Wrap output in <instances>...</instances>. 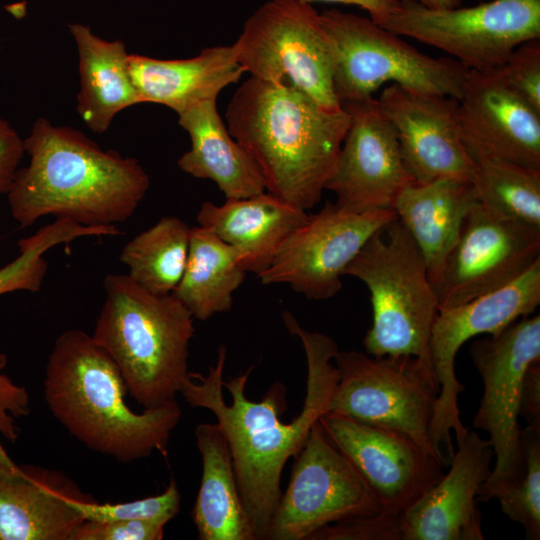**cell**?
Returning a JSON list of instances; mask_svg holds the SVG:
<instances>
[{
	"label": "cell",
	"instance_id": "6da1fadb",
	"mask_svg": "<svg viewBox=\"0 0 540 540\" xmlns=\"http://www.w3.org/2000/svg\"><path fill=\"white\" fill-rule=\"evenodd\" d=\"M290 334L298 337L307 362L306 395L302 410L291 422L281 416L287 410L286 388L273 383L258 402L245 395L253 367L229 381L223 380L227 349L218 348V358L207 375L189 372L180 394L192 407L210 410L228 442L239 494L257 539L267 532L282 495L284 465L296 457L312 426L328 412L338 370L333 360L339 351L330 336L301 327L290 311L282 313Z\"/></svg>",
	"mask_w": 540,
	"mask_h": 540
},
{
	"label": "cell",
	"instance_id": "7a4b0ae2",
	"mask_svg": "<svg viewBox=\"0 0 540 540\" xmlns=\"http://www.w3.org/2000/svg\"><path fill=\"white\" fill-rule=\"evenodd\" d=\"M24 149L29 164L17 170L6 194L22 227L50 215L83 226H117L133 216L150 187L137 159L104 150L80 131L43 117Z\"/></svg>",
	"mask_w": 540,
	"mask_h": 540
},
{
	"label": "cell",
	"instance_id": "3957f363",
	"mask_svg": "<svg viewBox=\"0 0 540 540\" xmlns=\"http://www.w3.org/2000/svg\"><path fill=\"white\" fill-rule=\"evenodd\" d=\"M227 128L258 166L266 191L307 211L321 199L349 126L297 88L250 76L230 99Z\"/></svg>",
	"mask_w": 540,
	"mask_h": 540
},
{
	"label": "cell",
	"instance_id": "277c9868",
	"mask_svg": "<svg viewBox=\"0 0 540 540\" xmlns=\"http://www.w3.org/2000/svg\"><path fill=\"white\" fill-rule=\"evenodd\" d=\"M125 381L111 357L91 335L68 330L48 357L44 397L62 426L90 450L130 463L154 451L167 455L182 411L176 401L134 412Z\"/></svg>",
	"mask_w": 540,
	"mask_h": 540
},
{
	"label": "cell",
	"instance_id": "5b68a950",
	"mask_svg": "<svg viewBox=\"0 0 540 540\" xmlns=\"http://www.w3.org/2000/svg\"><path fill=\"white\" fill-rule=\"evenodd\" d=\"M104 290L91 336L118 367L128 393L144 409L176 399L189 374L193 316L173 294H154L127 274L106 276Z\"/></svg>",
	"mask_w": 540,
	"mask_h": 540
},
{
	"label": "cell",
	"instance_id": "8992f818",
	"mask_svg": "<svg viewBox=\"0 0 540 540\" xmlns=\"http://www.w3.org/2000/svg\"><path fill=\"white\" fill-rule=\"evenodd\" d=\"M344 275L361 280L370 292L366 353L412 356L433 372L429 342L438 302L423 255L397 218L365 242Z\"/></svg>",
	"mask_w": 540,
	"mask_h": 540
},
{
	"label": "cell",
	"instance_id": "52a82bcc",
	"mask_svg": "<svg viewBox=\"0 0 540 540\" xmlns=\"http://www.w3.org/2000/svg\"><path fill=\"white\" fill-rule=\"evenodd\" d=\"M320 16L333 49L341 106L374 97L384 84L460 99L469 70L455 59L426 55L371 18L338 9Z\"/></svg>",
	"mask_w": 540,
	"mask_h": 540
},
{
	"label": "cell",
	"instance_id": "ba28073f",
	"mask_svg": "<svg viewBox=\"0 0 540 540\" xmlns=\"http://www.w3.org/2000/svg\"><path fill=\"white\" fill-rule=\"evenodd\" d=\"M250 76L291 85L329 109L341 108L334 55L320 13L298 0H269L244 22L234 43Z\"/></svg>",
	"mask_w": 540,
	"mask_h": 540
},
{
	"label": "cell",
	"instance_id": "9c48e42d",
	"mask_svg": "<svg viewBox=\"0 0 540 540\" xmlns=\"http://www.w3.org/2000/svg\"><path fill=\"white\" fill-rule=\"evenodd\" d=\"M334 361L339 376L328 412L401 432L442 463L429 434L440 391L429 368L412 356L356 350H339Z\"/></svg>",
	"mask_w": 540,
	"mask_h": 540
},
{
	"label": "cell",
	"instance_id": "30bf717a",
	"mask_svg": "<svg viewBox=\"0 0 540 540\" xmlns=\"http://www.w3.org/2000/svg\"><path fill=\"white\" fill-rule=\"evenodd\" d=\"M470 355L484 385L472 424L489 434L496 458L477 494L478 502H487L524 473L519 399L526 370L540 363V315L521 317L498 334L474 341Z\"/></svg>",
	"mask_w": 540,
	"mask_h": 540
},
{
	"label": "cell",
	"instance_id": "8fae6325",
	"mask_svg": "<svg viewBox=\"0 0 540 540\" xmlns=\"http://www.w3.org/2000/svg\"><path fill=\"white\" fill-rule=\"evenodd\" d=\"M540 304V260L510 283L465 303L439 308L431 330L429 353L440 391L430 424L431 444L447 466L457 444L468 433L460 419L458 396L465 387L455 373L460 347L470 338L496 335L521 317L530 315Z\"/></svg>",
	"mask_w": 540,
	"mask_h": 540
},
{
	"label": "cell",
	"instance_id": "7c38bea8",
	"mask_svg": "<svg viewBox=\"0 0 540 540\" xmlns=\"http://www.w3.org/2000/svg\"><path fill=\"white\" fill-rule=\"evenodd\" d=\"M379 25L443 50L468 70L493 72L517 46L540 38V0H492L448 9L401 0Z\"/></svg>",
	"mask_w": 540,
	"mask_h": 540
},
{
	"label": "cell",
	"instance_id": "4fadbf2b",
	"mask_svg": "<svg viewBox=\"0 0 540 540\" xmlns=\"http://www.w3.org/2000/svg\"><path fill=\"white\" fill-rule=\"evenodd\" d=\"M295 458L288 487L281 495L266 539L308 540L329 524L383 512L319 421Z\"/></svg>",
	"mask_w": 540,
	"mask_h": 540
},
{
	"label": "cell",
	"instance_id": "5bb4252c",
	"mask_svg": "<svg viewBox=\"0 0 540 540\" xmlns=\"http://www.w3.org/2000/svg\"><path fill=\"white\" fill-rule=\"evenodd\" d=\"M396 218L393 209L354 213L328 201L288 236L258 278L263 285L287 284L308 299H329L365 242Z\"/></svg>",
	"mask_w": 540,
	"mask_h": 540
},
{
	"label": "cell",
	"instance_id": "9a60e30c",
	"mask_svg": "<svg viewBox=\"0 0 540 540\" xmlns=\"http://www.w3.org/2000/svg\"><path fill=\"white\" fill-rule=\"evenodd\" d=\"M538 260L540 228L501 217L477 202L431 284L438 307H453L503 287Z\"/></svg>",
	"mask_w": 540,
	"mask_h": 540
},
{
	"label": "cell",
	"instance_id": "2e32d148",
	"mask_svg": "<svg viewBox=\"0 0 540 540\" xmlns=\"http://www.w3.org/2000/svg\"><path fill=\"white\" fill-rule=\"evenodd\" d=\"M319 423L384 513H403L444 474V465L438 459L401 432L331 412L324 413Z\"/></svg>",
	"mask_w": 540,
	"mask_h": 540
},
{
	"label": "cell",
	"instance_id": "e0dca14e",
	"mask_svg": "<svg viewBox=\"0 0 540 540\" xmlns=\"http://www.w3.org/2000/svg\"><path fill=\"white\" fill-rule=\"evenodd\" d=\"M350 122L325 190L340 208L362 213L393 209L414 183L403 161L395 130L376 98L342 104Z\"/></svg>",
	"mask_w": 540,
	"mask_h": 540
},
{
	"label": "cell",
	"instance_id": "ac0fdd59",
	"mask_svg": "<svg viewBox=\"0 0 540 540\" xmlns=\"http://www.w3.org/2000/svg\"><path fill=\"white\" fill-rule=\"evenodd\" d=\"M377 101L395 130L414 183L443 178L473 180L476 164L459 135L457 99L390 84Z\"/></svg>",
	"mask_w": 540,
	"mask_h": 540
},
{
	"label": "cell",
	"instance_id": "d6986e66",
	"mask_svg": "<svg viewBox=\"0 0 540 540\" xmlns=\"http://www.w3.org/2000/svg\"><path fill=\"white\" fill-rule=\"evenodd\" d=\"M456 118L475 164L503 160L540 169V112L494 72L468 71Z\"/></svg>",
	"mask_w": 540,
	"mask_h": 540
},
{
	"label": "cell",
	"instance_id": "ffe728a7",
	"mask_svg": "<svg viewBox=\"0 0 540 540\" xmlns=\"http://www.w3.org/2000/svg\"><path fill=\"white\" fill-rule=\"evenodd\" d=\"M489 439L468 431L447 474L398 515L400 540H483L477 494L491 473Z\"/></svg>",
	"mask_w": 540,
	"mask_h": 540
},
{
	"label": "cell",
	"instance_id": "44dd1931",
	"mask_svg": "<svg viewBox=\"0 0 540 540\" xmlns=\"http://www.w3.org/2000/svg\"><path fill=\"white\" fill-rule=\"evenodd\" d=\"M94 500L59 471L19 466L0 443V540H70Z\"/></svg>",
	"mask_w": 540,
	"mask_h": 540
},
{
	"label": "cell",
	"instance_id": "7402d4cb",
	"mask_svg": "<svg viewBox=\"0 0 540 540\" xmlns=\"http://www.w3.org/2000/svg\"><path fill=\"white\" fill-rule=\"evenodd\" d=\"M307 211L264 191L217 205L202 203L198 225L214 232L238 254L247 273L269 268L288 236L308 218Z\"/></svg>",
	"mask_w": 540,
	"mask_h": 540
},
{
	"label": "cell",
	"instance_id": "603a6c76",
	"mask_svg": "<svg viewBox=\"0 0 540 540\" xmlns=\"http://www.w3.org/2000/svg\"><path fill=\"white\" fill-rule=\"evenodd\" d=\"M129 69L141 103L164 105L177 114L210 99L245 73L235 44L204 48L187 59L129 54Z\"/></svg>",
	"mask_w": 540,
	"mask_h": 540
},
{
	"label": "cell",
	"instance_id": "cb8c5ba5",
	"mask_svg": "<svg viewBox=\"0 0 540 540\" xmlns=\"http://www.w3.org/2000/svg\"><path fill=\"white\" fill-rule=\"evenodd\" d=\"M177 115L191 141L190 149L177 161L183 172L213 181L226 199L266 191L258 166L223 122L217 99L200 102Z\"/></svg>",
	"mask_w": 540,
	"mask_h": 540
},
{
	"label": "cell",
	"instance_id": "d4e9b609",
	"mask_svg": "<svg viewBox=\"0 0 540 540\" xmlns=\"http://www.w3.org/2000/svg\"><path fill=\"white\" fill-rule=\"evenodd\" d=\"M477 202L473 182L457 178L412 183L397 197L393 210L420 249L431 284L439 277L468 212Z\"/></svg>",
	"mask_w": 540,
	"mask_h": 540
},
{
	"label": "cell",
	"instance_id": "484cf974",
	"mask_svg": "<svg viewBox=\"0 0 540 540\" xmlns=\"http://www.w3.org/2000/svg\"><path fill=\"white\" fill-rule=\"evenodd\" d=\"M75 41L80 75L76 110L90 130L103 134L122 110L141 103L129 69L124 42L107 41L90 27L69 25Z\"/></svg>",
	"mask_w": 540,
	"mask_h": 540
},
{
	"label": "cell",
	"instance_id": "4316f807",
	"mask_svg": "<svg viewBox=\"0 0 540 540\" xmlns=\"http://www.w3.org/2000/svg\"><path fill=\"white\" fill-rule=\"evenodd\" d=\"M202 457V478L192 510L201 540H258L242 503L232 455L225 435L216 423L195 429Z\"/></svg>",
	"mask_w": 540,
	"mask_h": 540
},
{
	"label": "cell",
	"instance_id": "83f0119b",
	"mask_svg": "<svg viewBox=\"0 0 540 540\" xmlns=\"http://www.w3.org/2000/svg\"><path fill=\"white\" fill-rule=\"evenodd\" d=\"M247 272L237 252L211 230L191 228L184 274L172 293L194 319L206 321L229 311Z\"/></svg>",
	"mask_w": 540,
	"mask_h": 540
},
{
	"label": "cell",
	"instance_id": "f1b7e54d",
	"mask_svg": "<svg viewBox=\"0 0 540 540\" xmlns=\"http://www.w3.org/2000/svg\"><path fill=\"white\" fill-rule=\"evenodd\" d=\"M190 232L182 219L163 216L124 245L120 261L128 268L127 275L154 294H172L184 274Z\"/></svg>",
	"mask_w": 540,
	"mask_h": 540
},
{
	"label": "cell",
	"instance_id": "f546056e",
	"mask_svg": "<svg viewBox=\"0 0 540 540\" xmlns=\"http://www.w3.org/2000/svg\"><path fill=\"white\" fill-rule=\"evenodd\" d=\"M472 182L487 210L540 228V169L487 160L476 164Z\"/></svg>",
	"mask_w": 540,
	"mask_h": 540
},
{
	"label": "cell",
	"instance_id": "4dcf8cb0",
	"mask_svg": "<svg viewBox=\"0 0 540 540\" xmlns=\"http://www.w3.org/2000/svg\"><path fill=\"white\" fill-rule=\"evenodd\" d=\"M99 234L97 227L56 218L55 222L40 228L32 236L19 240V255L0 268V296L15 291H39L48 268L44 258L46 251L58 244Z\"/></svg>",
	"mask_w": 540,
	"mask_h": 540
},
{
	"label": "cell",
	"instance_id": "1f68e13d",
	"mask_svg": "<svg viewBox=\"0 0 540 540\" xmlns=\"http://www.w3.org/2000/svg\"><path fill=\"white\" fill-rule=\"evenodd\" d=\"M524 473L518 483L496 499L512 521L521 524L526 539H540V426L521 429Z\"/></svg>",
	"mask_w": 540,
	"mask_h": 540
},
{
	"label": "cell",
	"instance_id": "d6a6232c",
	"mask_svg": "<svg viewBox=\"0 0 540 540\" xmlns=\"http://www.w3.org/2000/svg\"><path fill=\"white\" fill-rule=\"evenodd\" d=\"M74 505L85 520L98 522L141 520L166 525L180 511L181 494L172 477L165 491L159 495L124 503L100 504L91 500L76 501Z\"/></svg>",
	"mask_w": 540,
	"mask_h": 540
},
{
	"label": "cell",
	"instance_id": "836d02e7",
	"mask_svg": "<svg viewBox=\"0 0 540 540\" xmlns=\"http://www.w3.org/2000/svg\"><path fill=\"white\" fill-rule=\"evenodd\" d=\"M493 72L507 87L540 112V38L517 46Z\"/></svg>",
	"mask_w": 540,
	"mask_h": 540
},
{
	"label": "cell",
	"instance_id": "e575fe53",
	"mask_svg": "<svg viewBox=\"0 0 540 540\" xmlns=\"http://www.w3.org/2000/svg\"><path fill=\"white\" fill-rule=\"evenodd\" d=\"M308 540H400L398 515L380 512L329 524Z\"/></svg>",
	"mask_w": 540,
	"mask_h": 540
},
{
	"label": "cell",
	"instance_id": "d590c367",
	"mask_svg": "<svg viewBox=\"0 0 540 540\" xmlns=\"http://www.w3.org/2000/svg\"><path fill=\"white\" fill-rule=\"evenodd\" d=\"M165 525L141 520H84L70 540H161Z\"/></svg>",
	"mask_w": 540,
	"mask_h": 540
},
{
	"label": "cell",
	"instance_id": "8d00e7d4",
	"mask_svg": "<svg viewBox=\"0 0 540 540\" xmlns=\"http://www.w3.org/2000/svg\"><path fill=\"white\" fill-rule=\"evenodd\" d=\"M6 364V355L0 352V434L14 442L18 438L14 419L29 414L30 398L25 387L2 372Z\"/></svg>",
	"mask_w": 540,
	"mask_h": 540
},
{
	"label": "cell",
	"instance_id": "74e56055",
	"mask_svg": "<svg viewBox=\"0 0 540 540\" xmlns=\"http://www.w3.org/2000/svg\"><path fill=\"white\" fill-rule=\"evenodd\" d=\"M24 152V140L0 117V195L7 194Z\"/></svg>",
	"mask_w": 540,
	"mask_h": 540
},
{
	"label": "cell",
	"instance_id": "f35d334b",
	"mask_svg": "<svg viewBox=\"0 0 540 540\" xmlns=\"http://www.w3.org/2000/svg\"><path fill=\"white\" fill-rule=\"evenodd\" d=\"M519 417H523L527 425L540 426V363L531 364L524 374Z\"/></svg>",
	"mask_w": 540,
	"mask_h": 540
},
{
	"label": "cell",
	"instance_id": "ab89813d",
	"mask_svg": "<svg viewBox=\"0 0 540 540\" xmlns=\"http://www.w3.org/2000/svg\"><path fill=\"white\" fill-rule=\"evenodd\" d=\"M304 3L313 2L340 3L354 5L367 11L377 24L383 23L401 5V0H298Z\"/></svg>",
	"mask_w": 540,
	"mask_h": 540
},
{
	"label": "cell",
	"instance_id": "60d3db41",
	"mask_svg": "<svg viewBox=\"0 0 540 540\" xmlns=\"http://www.w3.org/2000/svg\"><path fill=\"white\" fill-rule=\"evenodd\" d=\"M421 5L433 9H448L461 5L462 0H414Z\"/></svg>",
	"mask_w": 540,
	"mask_h": 540
}]
</instances>
